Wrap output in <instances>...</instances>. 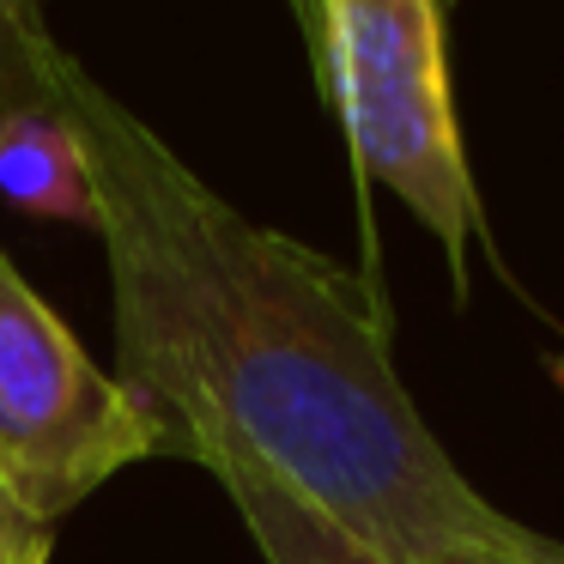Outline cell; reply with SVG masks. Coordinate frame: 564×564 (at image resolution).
Masks as SVG:
<instances>
[{
  "label": "cell",
  "mask_w": 564,
  "mask_h": 564,
  "mask_svg": "<svg viewBox=\"0 0 564 564\" xmlns=\"http://www.w3.org/2000/svg\"><path fill=\"white\" fill-rule=\"evenodd\" d=\"M50 91L98 183L116 377L176 455H249L401 564H564V540L498 510L425 425L358 273L237 213L62 43Z\"/></svg>",
  "instance_id": "6da1fadb"
},
{
  "label": "cell",
  "mask_w": 564,
  "mask_h": 564,
  "mask_svg": "<svg viewBox=\"0 0 564 564\" xmlns=\"http://www.w3.org/2000/svg\"><path fill=\"white\" fill-rule=\"evenodd\" d=\"M304 31L358 183L389 188L437 237L467 297V249L486 225L449 98L443 0H310Z\"/></svg>",
  "instance_id": "7a4b0ae2"
},
{
  "label": "cell",
  "mask_w": 564,
  "mask_h": 564,
  "mask_svg": "<svg viewBox=\"0 0 564 564\" xmlns=\"http://www.w3.org/2000/svg\"><path fill=\"white\" fill-rule=\"evenodd\" d=\"M152 455H171L164 419L98 370L0 249V479L43 522H62L104 479Z\"/></svg>",
  "instance_id": "3957f363"
},
{
  "label": "cell",
  "mask_w": 564,
  "mask_h": 564,
  "mask_svg": "<svg viewBox=\"0 0 564 564\" xmlns=\"http://www.w3.org/2000/svg\"><path fill=\"white\" fill-rule=\"evenodd\" d=\"M0 200H13L37 219H67L98 231V183H91L74 116L50 91V55H43V91H31L25 104L0 116Z\"/></svg>",
  "instance_id": "277c9868"
},
{
  "label": "cell",
  "mask_w": 564,
  "mask_h": 564,
  "mask_svg": "<svg viewBox=\"0 0 564 564\" xmlns=\"http://www.w3.org/2000/svg\"><path fill=\"white\" fill-rule=\"evenodd\" d=\"M200 467L225 486V498L237 503L249 540H256V552L268 564H401V558H389V552L352 540L322 510H310L285 479H273L268 467H256L249 455L213 449V455H200Z\"/></svg>",
  "instance_id": "5b68a950"
},
{
  "label": "cell",
  "mask_w": 564,
  "mask_h": 564,
  "mask_svg": "<svg viewBox=\"0 0 564 564\" xmlns=\"http://www.w3.org/2000/svg\"><path fill=\"white\" fill-rule=\"evenodd\" d=\"M50 25L31 0H0V116L43 91V55H50Z\"/></svg>",
  "instance_id": "8992f818"
},
{
  "label": "cell",
  "mask_w": 564,
  "mask_h": 564,
  "mask_svg": "<svg viewBox=\"0 0 564 564\" xmlns=\"http://www.w3.org/2000/svg\"><path fill=\"white\" fill-rule=\"evenodd\" d=\"M55 522H43L7 479H0V564H50Z\"/></svg>",
  "instance_id": "52a82bcc"
},
{
  "label": "cell",
  "mask_w": 564,
  "mask_h": 564,
  "mask_svg": "<svg viewBox=\"0 0 564 564\" xmlns=\"http://www.w3.org/2000/svg\"><path fill=\"white\" fill-rule=\"evenodd\" d=\"M546 377H552V389L564 394V358H546Z\"/></svg>",
  "instance_id": "ba28073f"
},
{
  "label": "cell",
  "mask_w": 564,
  "mask_h": 564,
  "mask_svg": "<svg viewBox=\"0 0 564 564\" xmlns=\"http://www.w3.org/2000/svg\"><path fill=\"white\" fill-rule=\"evenodd\" d=\"M292 7H297V19H304V25H310V0H292Z\"/></svg>",
  "instance_id": "9c48e42d"
}]
</instances>
